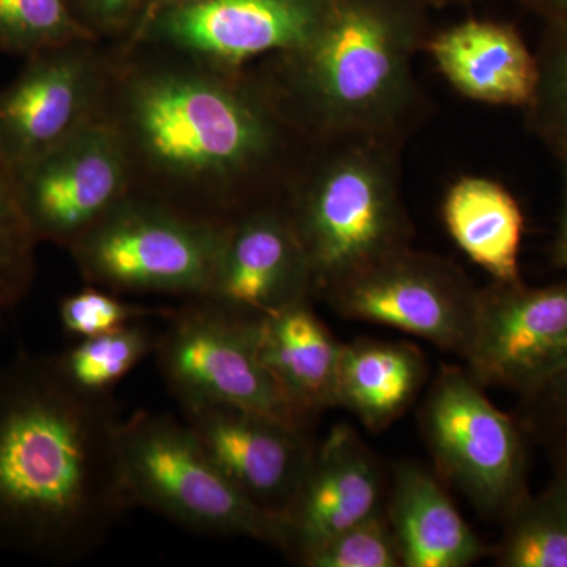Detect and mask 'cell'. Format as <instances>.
Wrapping results in <instances>:
<instances>
[{
    "label": "cell",
    "instance_id": "1",
    "mask_svg": "<svg viewBox=\"0 0 567 567\" xmlns=\"http://www.w3.org/2000/svg\"><path fill=\"white\" fill-rule=\"evenodd\" d=\"M133 196L227 224L281 199L315 147L259 69H223L144 41L110 43L100 115Z\"/></svg>",
    "mask_w": 567,
    "mask_h": 567
},
{
    "label": "cell",
    "instance_id": "2",
    "mask_svg": "<svg viewBox=\"0 0 567 567\" xmlns=\"http://www.w3.org/2000/svg\"><path fill=\"white\" fill-rule=\"evenodd\" d=\"M112 394L70 383L55 354L0 369V547L55 565L100 550L130 509Z\"/></svg>",
    "mask_w": 567,
    "mask_h": 567
},
{
    "label": "cell",
    "instance_id": "3",
    "mask_svg": "<svg viewBox=\"0 0 567 567\" xmlns=\"http://www.w3.org/2000/svg\"><path fill=\"white\" fill-rule=\"evenodd\" d=\"M420 20L399 0H324L308 39L257 66L312 141L404 140L420 91L413 59Z\"/></svg>",
    "mask_w": 567,
    "mask_h": 567
},
{
    "label": "cell",
    "instance_id": "4",
    "mask_svg": "<svg viewBox=\"0 0 567 567\" xmlns=\"http://www.w3.org/2000/svg\"><path fill=\"white\" fill-rule=\"evenodd\" d=\"M402 141L349 136L316 142L287 186L282 203L303 246L315 297L409 246Z\"/></svg>",
    "mask_w": 567,
    "mask_h": 567
},
{
    "label": "cell",
    "instance_id": "5",
    "mask_svg": "<svg viewBox=\"0 0 567 567\" xmlns=\"http://www.w3.org/2000/svg\"><path fill=\"white\" fill-rule=\"evenodd\" d=\"M123 494L178 527L212 537H248L289 551L281 514L254 503L213 461L186 421L141 410L122 420Z\"/></svg>",
    "mask_w": 567,
    "mask_h": 567
},
{
    "label": "cell",
    "instance_id": "6",
    "mask_svg": "<svg viewBox=\"0 0 567 567\" xmlns=\"http://www.w3.org/2000/svg\"><path fill=\"white\" fill-rule=\"evenodd\" d=\"M226 227L132 194L69 252L85 284L199 300L212 292Z\"/></svg>",
    "mask_w": 567,
    "mask_h": 567
},
{
    "label": "cell",
    "instance_id": "7",
    "mask_svg": "<svg viewBox=\"0 0 567 567\" xmlns=\"http://www.w3.org/2000/svg\"><path fill=\"white\" fill-rule=\"evenodd\" d=\"M156 336L159 374L182 409L233 405L306 429L308 420L268 372L257 341V316L210 298L186 300Z\"/></svg>",
    "mask_w": 567,
    "mask_h": 567
},
{
    "label": "cell",
    "instance_id": "8",
    "mask_svg": "<svg viewBox=\"0 0 567 567\" xmlns=\"http://www.w3.org/2000/svg\"><path fill=\"white\" fill-rule=\"evenodd\" d=\"M421 434L436 476L477 513L505 520L529 492L520 425L502 412L466 369L445 365L420 412Z\"/></svg>",
    "mask_w": 567,
    "mask_h": 567
},
{
    "label": "cell",
    "instance_id": "9",
    "mask_svg": "<svg viewBox=\"0 0 567 567\" xmlns=\"http://www.w3.org/2000/svg\"><path fill=\"white\" fill-rule=\"evenodd\" d=\"M336 315L383 324L464 357L480 289L450 260L395 249L323 295Z\"/></svg>",
    "mask_w": 567,
    "mask_h": 567
},
{
    "label": "cell",
    "instance_id": "10",
    "mask_svg": "<svg viewBox=\"0 0 567 567\" xmlns=\"http://www.w3.org/2000/svg\"><path fill=\"white\" fill-rule=\"evenodd\" d=\"M110 43L81 40L37 52L0 89V151L17 174L95 121Z\"/></svg>",
    "mask_w": 567,
    "mask_h": 567
},
{
    "label": "cell",
    "instance_id": "11",
    "mask_svg": "<svg viewBox=\"0 0 567 567\" xmlns=\"http://www.w3.org/2000/svg\"><path fill=\"white\" fill-rule=\"evenodd\" d=\"M480 385L529 398L567 365V278L547 287L495 282L480 290L464 357Z\"/></svg>",
    "mask_w": 567,
    "mask_h": 567
},
{
    "label": "cell",
    "instance_id": "12",
    "mask_svg": "<svg viewBox=\"0 0 567 567\" xmlns=\"http://www.w3.org/2000/svg\"><path fill=\"white\" fill-rule=\"evenodd\" d=\"M25 215L39 244L69 249L132 196L117 133L102 117L18 174Z\"/></svg>",
    "mask_w": 567,
    "mask_h": 567
},
{
    "label": "cell",
    "instance_id": "13",
    "mask_svg": "<svg viewBox=\"0 0 567 567\" xmlns=\"http://www.w3.org/2000/svg\"><path fill=\"white\" fill-rule=\"evenodd\" d=\"M324 0H208L159 11L132 41L193 55L223 69L300 47L322 17Z\"/></svg>",
    "mask_w": 567,
    "mask_h": 567
},
{
    "label": "cell",
    "instance_id": "14",
    "mask_svg": "<svg viewBox=\"0 0 567 567\" xmlns=\"http://www.w3.org/2000/svg\"><path fill=\"white\" fill-rule=\"evenodd\" d=\"M311 297V270L282 197L227 223L207 298L244 315L268 316Z\"/></svg>",
    "mask_w": 567,
    "mask_h": 567
},
{
    "label": "cell",
    "instance_id": "15",
    "mask_svg": "<svg viewBox=\"0 0 567 567\" xmlns=\"http://www.w3.org/2000/svg\"><path fill=\"white\" fill-rule=\"evenodd\" d=\"M183 415L235 486L265 509L286 514L315 453L303 427L233 405L193 406Z\"/></svg>",
    "mask_w": 567,
    "mask_h": 567
},
{
    "label": "cell",
    "instance_id": "16",
    "mask_svg": "<svg viewBox=\"0 0 567 567\" xmlns=\"http://www.w3.org/2000/svg\"><path fill=\"white\" fill-rule=\"evenodd\" d=\"M385 477L374 454L350 425L338 424L315 447L303 481L286 511L289 554L303 557L383 509Z\"/></svg>",
    "mask_w": 567,
    "mask_h": 567
},
{
    "label": "cell",
    "instance_id": "17",
    "mask_svg": "<svg viewBox=\"0 0 567 567\" xmlns=\"http://www.w3.org/2000/svg\"><path fill=\"white\" fill-rule=\"evenodd\" d=\"M436 69L454 91L488 106L527 107L537 59L520 33L492 21H465L425 41Z\"/></svg>",
    "mask_w": 567,
    "mask_h": 567
},
{
    "label": "cell",
    "instance_id": "18",
    "mask_svg": "<svg viewBox=\"0 0 567 567\" xmlns=\"http://www.w3.org/2000/svg\"><path fill=\"white\" fill-rule=\"evenodd\" d=\"M385 514L402 567H468L491 554L461 516L442 480L424 466H394Z\"/></svg>",
    "mask_w": 567,
    "mask_h": 567
},
{
    "label": "cell",
    "instance_id": "19",
    "mask_svg": "<svg viewBox=\"0 0 567 567\" xmlns=\"http://www.w3.org/2000/svg\"><path fill=\"white\" fill-rule=\"evenodd\" d=\"M257 341L268 372L306 420L323 410L338 409L336 386L342 344L312 311L309 300L274 315L257 316Z\"/></svg>",
    "mask_w": 567,
    "mask_h": 567
},
{
    "label": "cell",
    "instance_id": "20",
    "mask_svg": "<svg viewBox=\"0 0 567 567\" xmlns=\"http://www.w3.org/2000/svg\"><path fill=\"white\" fill-rule=\"evenodd\" d=\"M443 223L461 251L495 282H518L524 213L502 183L465 175L447 188Z\"/></svg>",
    "mask_w": 567,
    "mask_h": 567
},
{
    "label": "cell",
    "instance_id": "21",
    "mask_svg": "<svg viewBox=\"0 0 567 567\" xmlns=\"http://www.w3.org/2000/svg\"><path fill=\"white\" fill-rule=\"evenodd\" d=\"M425 377L424 354L409 342L342 344L336 404L369 431H383L410 409Z\"/></svg>",
    "mask_w": 567,
    "mask_h": 567
},
{
    "label": "cell",
    "instance_id": "22",
    "mask_svg": "<svg viewBox=\"0 0 567 567\" xmlns=\"http://www.w3.org/2000/svg\"><path fill=\"white\" fill-rule=\"evenodd\" d=\"M494 550L502 567H567V475L529 495L505 518Z\"/></svg>",
    "mask_w": 567,
    "mask_h": 567
},
{
    "label": "cell",
    "instance_id": "23",
    "mask_svg": "<svg viewBox=\"0 0 567 567\" xmlns=\"http://www.w3.org/2000/svg\"><path fill=\"white\" fill-rule=\"evenodd\" d=\"M156 336L144 323L93 338L78 339L65 352L55 354L63 375L74 386L92 394L112 390L155 352Z\"/></svg>",
    "mask_w": 567,
    "mask_h": 567
},
{
    "label": "cell",
    "instance_id": "24",
    "mask_svg": "<svg viewBox=\"0 0 567 567\" xmlns=\"http://www.w3.org/2000/svg\"><path fill=\"white\" fill-rule=\"evenodd\" d=\"M39 245L22 205L17 171L0 151V312L17 308L31 292Z\"/></svg>",
    "mask_w": 567,
    "mask_h": 567
},
{
    "label": "cell",
    "instance_id": "25",
    "mask_svg": "<svg viewBox=\"0 0 567 567\" xmlns=\"http://www.w3.org/2000/svg\"><path fill=\"white\" fill-rule=\"evenodd\" d=\"M81 40H96L74 18L69 0H0V54L31 58Z\"/></svg>",
    "mask_w": 567,
    "mask_h": 567
},
{
    "label": "cell",
    "instance_id": "26",
    "mask_svg": "<svg viewBox=\"0 0 567 567\" xmlns=\"http://www.w3.org/2000/svg\"><path fill=\"white\" fill-rule=\"evenodd\" d=\"M536 59V89L525 117L528 128L558 156L567 152V25L547 24Z\"/></svg>",
    "mask_w": 567,
    "mask_h": 567
},
{
    "label": "cell",
    "instance_id": "27",
    "mask_svg": "<svg viewBox=\"0 0 567 567\" xmlns=\"http://www.w3.org/2000/svg\"><path fill=\"white\" fill-rule=\"evenodd\" d=\"M297 561L306 567H402L401 551L388 522L385 506L324 540Z\"/></svg>",
    "mask_w": 567,
    "mask_h": 567
},
{
    "label": "cell",
    "instance_id": "28",
    "mask_svg": "<svg viewBox=\"0 0 567 567\" xmlns=\"http://www.w3.org/2000/svg\"><path fill=\"white\" fill-rule=\"evenodd\" d=\"M171 311L173 308L130 303L118 293L87 284L78 292L62 298L59 319L65 333L78 341L121 330L148 317H162L164 320Z\"/></svg>",
    "mask_w": 567,
    "mask_h": 567
},
{
    "label": "cell",
    "instance_id": "29",
    "mask_svg": "<svg viewBox=\"0 0 567 567\" xmlns=\"http://www.w3.org/2000/svg\"><path fill=\"white\" fill-rule=\"evenodd\" d=\"M74 18L93 39L125 43L136 39L151 13L152 0H69Z\"/></svg>",
    "mask_w": 567,
    "mask_h": 567
},
{
    "label": "cell",
    "instance_id": "30",
    "mask_svg": "<svg viewBox=\"0 0 567 567\" xmlns=\"http://www.w3.org/2000/svg\"><path fill=\"white\" fill-rule=\"evenodd\" d=\"M527 423L539 435L555 434L567 425V365L547 385L525 398Z\"/></svg>",
    "mask_w": 567,
    "mask_h": 567
},
{
    "label": "cell",
    "instance_id": "31",
    "mask_svg": "<svg viewBox=\"0 0 567 567\" xmlns=\"http://www.w3.org/2000/svg\"><path fill=\"white\" fill-rule=\"evenodd\" d=\"M561 163L563 173V203L559 212L557 234H555L554 245H551V264L558 270L567 271V152L558 155Z\"/></svg>",
    "mask_w": 567,
    "mask_h": 567
},
{
    "label": "cell",
    "instance_id": "32",
    "mask_svg": "<svg viewBox=\"0 0 567 567\" xmlns=\"http://www.w3.org/2000/svg\"><path fill=\"white\" fill-rule=\"evenodd\" d=\"M547 24L567 25V0H525Z\"/></svg>",
    "mask_w": 567,
    "mask_h": 567
},
{
    "label": "cell",
    "instance_id": "33",
    "mask_svg": "<svg viewBox=\"0 0 567 567\" xmlns=\"http://www.w3.org/2000/svg\"><path fill=\"white\" fill-rule=\"evenodd\" d=\"M550 445L554 446L555 456H557L558 473L567 475V425L559 429L555 434L547 436Z\"/></svg>",
    "mask_w": 567,
    "mask_h": 567
},
{
    "label": "cell",
    "instance_id": "34",
    "mask_svg": "<svg viewBox=\"0 0 567 567\" xmlns=\"http://www.w3.org/2000/svg\"><path fill=\"white\" fill-rule=\"evenodd\" d=\"M204 2H208V0H152L151 13H148V18L147 21H145V24H147V22L151 21L156 13H159V11L181 9V7H192Z\"/></svg>",
    "mask_w": 567,
    "mask_h": 567
}]
</instances>
